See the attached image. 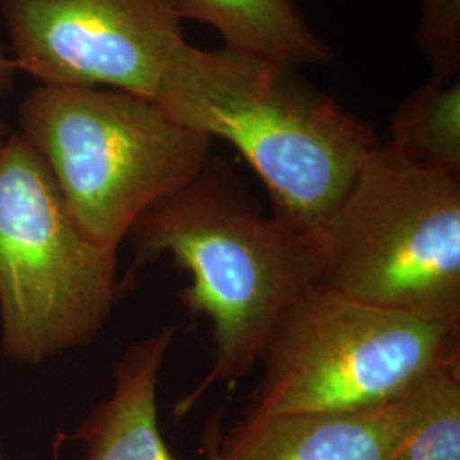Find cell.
Returning a JSON list of instances; mask_svg holds the SVG:
<instances>
[{
	"instance_id": "6da1fadb",
	"label": "cell",
	"mask_w": 460,
	"mask_h": 460,
	"mask_svg": "<svg viewBox=\"0 0 460 460\" xmlns=\"http://www.w3.org/2000/svg\"><path fill=\"white\" fill-rule=\"evenodd\" d=\"M125 241L133 252L127 288L137 270L171 254L191 279L180 294L182 305L212 323L214 363L178 404L180 412L215 385L246 377L281 315L323 277L315 235L266 217L235 171L217 157L150 205Z\"/></svg>"
},
{
	"instance_id": "7a4b0ae2",
	"label": "cell",
	"mask_w": 460,
	"mask_h": 460,
	"mask_svg": "<svg viewBox=\"0 0 460 460\" xmlns=\"http://www.w3.org/2000/svg\"><path fill=\"white\" fill-rule=\"evenodd\" d=\"M155 101L182 125L224 138L264 182L273 217L315 235L382 144L376 130L294 66L224 45L186 41L165 66Z\"/></svg>"
},
{
	"instance_id": "3957f363",
	"label": "cell",
	"mask_w": 460,
	"mask_h": 460,
	"mask_svg": "<svg viewBox=\"0 0 460 460\" xmlns=\"http://www.w3.org/2000/svg\"><path fill=\"white\" fill-rule=\"evenodd\" d=\"M19 128L84 235L116 251L150 205L214 157V138L155 99L108 87L38 85L19 106Z\"/></svg>"
},
{
	"instance_id": "277c9868",
	"label": "cell",
	"mask_w": 460,
	"mask_h": 460,
	"mask_svg": "<svg viewBox=\"0 0 460 460\" xmlns=\"http://www.w3.org/2000/svg\"><path fill=\"white\" fill-rule=\"evenodd\" d=\"M315 239L323 287L370 305L460 321V180L380 144Z\"/></svg>"
},
{
	"instance_id": "5b68a950",
	"label": "cell",
	"mask_w": 460,
	"mask_h": 460,
	"mask_svg": "<svg viewBox=\"0 0 460 460\" xmlns=\"http://www.w3.org/2000/svg\"><path fill=\"white\" fill-rule=\"evenodd\" d=\"M127 294L116 249L85 237L47 163L19 133L0 157V343L40 365L94 341Z\"/></svg>"
},
{
	"instance_id": "8992f818",
	"label": "cell",
	"mask_w": 460,
	"mask_h": 460,
	"mask_svg": "<svg viewBox=\"0 0 460 460\" xmlns=\"http://www.w3.org/2000/svg\"><path fill=\"white\" fill-rule=\"evenodd\" d=\"M459 357L460 321L377 307L315 285L273 329L243 416L385 406Z\"/></svg>"
},
{
	"instance_id": "52a82bcc",
	"label": "cell",
	"mask_w": 460,
	"mask_h": 460,
	"mask_svg": "<svg viewBox=\"0 0 460 460\" xmlns=\"http://www.w3.org/2000/svg\"><path fill=\"white\" fill-rule=\"evenodd\" d=\"M0 16L17 72L51 87L155 99L186 41L176 0H0Z\"/></svg>"
},
{
	"instance_id": "ba28073f",
	"label": "cell",
	"mask_w": 460,
	"mask_h": 460,
	"mask_svg": "<svg viewBox=\"0 0 460 460\" xmlns=\"http://www.w3.org/2000/svg\"><path fill=\"white\" fill-rule=\"evenodd\" d=\"M404 394L363 411L243 416L224 435L208 429L207 460H391L406 418Z\"/></svg>"
},
{
	"instance_id": "9c48e42d",
	"label": "cell",
	"mask_w": 460,
	"mask_h": 460,
	"mask_svg": "<svg viewBox=\"0 0 460 460\" xmlns=\"http://www.w3.org/2000/svg\"><path fill=\"white\" fill-rule=\"evenodd\" d=\"M176 326L128 346L115 365V389L72 437L85 445V460H176L157 421V385Z\"/></svg>"
},
{
	"instance_id": "30bf717a",
	"label": "cell",
	"mask_w": 460,
	"mask_h": 460,
	"mask_svg": "<svg viewBox=\"0 0 460 460\" xmlns=\"http://www.w3.org/2000/svg\"><path fill=\"white\" fill-rule=\"evenodd\" d=\"M181 16L215 28L226 45L296 66L326 64L331 51L292 0H176Z\"/></svg>"
},
{
	"instance_id": "8fae6325",
	"label": "cell",
	"mask_w": 460,
	"mask_h": 460,
	"mask_svg": "<svg viewBox=\"0 0 460 460\" xmlns=\"http://www.w3.org/2000/svg\"><path fill=\"white\" fill-rule=\"evenodd\" d=\"M412 164L460 180V79L435 81L397 108L385 142Z\"/></svg>"
},
{
	"instance_id": "7c38bea8",
	"label": "cell",
	"mask_w": 460,
	"mask_h": 460,
	"mask_svg": "<svg viewBox=\"0 0 460 460\" xmlns=\"http://www.w3.org/2000/svg\"><path fill=\"white\" fill-rule=\"evenodd\" d=\"M404 401L406 418L391 460H460V357L428 370Z\"/></svg>"
},
{
	"instance_id": "4fadbf2b",
	"label": "cell",
	"mask_w": 460,
	"mask_h": 460,
	"mask_svg": "<svg viewBox=\"0 0 460 460\" xmlns=\"http://www.w3.org/2000/svg\"><path fill=\"white\" fill-rule=\"evenodd\" d=\"M416 45L431 70V79L459 77L460 0H421Z\"/></svg>"
},
{
	"instance_id": "5bb4252c",
	"label": "cell",
	"mask_w": 460,
	"mask_h": 460,
	"mask_svg": "<svg viewBox=\"0 0 460 460\" xmlns=\"http://www.w3.org/2000/svg\"><path fill=\"white\" fill-rule=\"evenodd\" d=\"M16 75L17 68L13 58L7 55L5 47L0 45V96L7 94L13 89Z\"/></svg>"
},
{
	"instance_id": "9a60e30c",
	"label": "cell",
	"mask_w": 460,
	"mask_h": 460,
	"mask_svg": "<svg viewBox=\"0 0 460 460\" xmlns=\"http://www.w3.org/2000/svg\"><path fill=\"white\" fill-rule=\"evenodd\" d=\"M9 137H11V132H9L7 125L0 119V157H2V152H4V148H5V144H7Z\"/></svg>"
},
{
	"instance_id": "2e32d148",
	"label": "cell",
	"mask_w": 460,
	"mask_h": 460,
	"mask_svg": "<svg viewBox=\"0 0 460 460\" xmlns=\"http://www.w3.org/2000/svg\"><path fill=\"white\" fill-rule=\"evenodd\" d=\"M0 460H2V459H0Z\"/></svg>"
}]
</instances>
